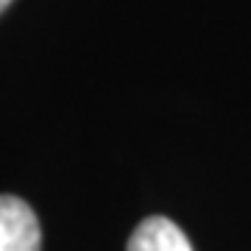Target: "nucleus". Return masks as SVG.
Here are the masks:
<instances>
[{"label": "nucleus", "mask_w": 251, "mask_h": 251, "mask_svg": "<svg viewBox=\"0 0 251 251\" xmlns=\"http://www.w3.org/2000/svg\"><path fill=\"white\" fill-rule=\"evenodd\" d=\"M0 251H42L39 221L17 196H0Z\"/></svg>", "instance_id": "nucleus-1"}, {"label": "nucleus", "mask_w": 251, "mask_h": 251, "mask_svg": "<svg viewBox=\"0 0 251 251\" xmlns=\"http://www.w3.org/2000/svg\"><path fill=\"white\" fill-rule=\"evenodd\" d=\"M126 251H193L187 234L179 226L162 215L145 218L128 237Z\"/></svg>", "instance_id": "nucleus-2"}, {"label": "nucleus", "mask_w": 251, "mask_h": 251, "mask_svg": "<svg viewBox=\"0 0 251 251\" xmlns=\"http://www.w3.org/2000/svg\"><path fill=\"white\" fill-rule=\"evenodd\" d=\"M9 3H11V0H0V11L6 9V6H9Z\"/></svg>", "instance_id": "nucleus-3"}]
</instances>
